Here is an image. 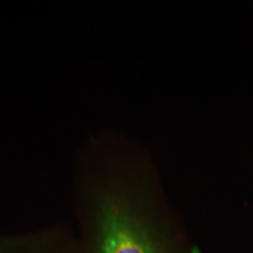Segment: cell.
<instances>
[{
    "mask_svg": "<svg viewBox=\"0 0 253 253\" xmlns=\"http://www.w3.org/2000/svg\"><path fill=\"white\" fill-rule=\"evenodd\" d=\"M100 253H161L148 227L119 196H106L99 209Z\"/></svg>",
    "mask_w": 253,
    "mask_h": 253,
    "instance_id": "cell-1",
    "label": "cell"
}]
</instances>
